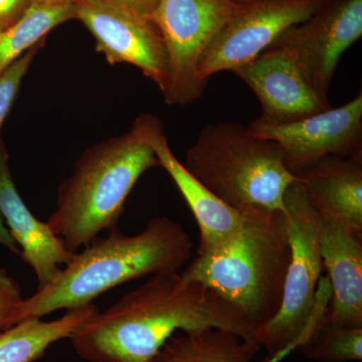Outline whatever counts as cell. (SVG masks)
Here are the masks:
<instances>
[{"label":"cell","mask_w":362,"mask_h":362,"mask_svg":"<svg viewBox=\"0 0 362 362\" xmlns=\"http://www.w3.org/2000/svg\"><path fill=\"white\" fill-rule=\"evenodd\" d=\"M211 328L257 342L251 326L213 290L180 271L162 272L98 311L69 339L89 362H146L176 331Z\"/></svg>","instance_id":"1"},{"label":"cell","mask_w":362,"mask_h":362,"mask_svg":"<svg viewBox=\"0 0 362 362\" xmlns=\"http://www.w3.org/2000/svg\"><path fill=\"white\" fill-rule=\"evenodd\" d=\"M77 252L58 277L16 306L13 324L42 318L58 310L93 304L117 286L162 272L180 271L192 258L194 243L187 230L168 216H156L136 235L117 226Z\"/></svg>","instance_id":"2"},{"label":"cell","mask_w":362,"mask_h":362,"mask_svg":"<svg viewBox=\"0 0 362 362\" xmlns=\"http://www.w3.org/2000/svg\"><path fill=\"white\" fill-rule=\"evenodd\" d=\"M156 166L160 163L141 115L129 132L83 152L73 173L59 187L57 207L47 225L70 251L78 252L117 226L136 182Z\"/></svg>","instance_id":"3"},{"label":"cell","mask_w":362,"mask_h":362,"mask_svg":"<svg viewBox=\"0 0 362 362\" xmlns=\"http://www.w3.org/2000/svg\"><path fill=\"white\" fill-rule=\"evenodd\" d=\"M286 213L246 214L233 235L180 272L223 298L256 331L280 309L291 259Z\"/></svg>","instance_id":"4"},{"label":"cell","mask_w":362,"mask_h":362,"mask_svg":"<svg viewBox=\"0 0 362 362\" xmlns=\"http://www.w3.org/2000/svg\"><path fill=\"white\" fill-rule=\"evenodd\" d=\"M183 165L243 214L286 213V190L298 180L286 168L277 143L252 137L237 122L204 126Z\"/></svg>","instance_id":"5"},{"label":"cell","mask_w":362,"mask_h":362,"mask_svg":"<svg viewBox=\"0 0 362 362\" xmlns=\"http://www.w3.org/2000/svg\"><path fill=\"white\" fill-rule=\"evenodd\" d=\"M284 202L291 259L278 313L255 331V340L266 349L263 362H277L291 350L300 349L327 307L321 305L318 291L323 270L322 218L298 180L286 190Z\"/></svg>","instance_id":"6"},{"label":"cell","mask_w":362,"mask_h":362,"mask_svg":"<svg viewBox=\"0 0 362 362\" xmlns=\"http://www.w3.org/2000/svg\"><path fill=\"white\" fill-rule=\"evenodd\" d=\"M249 4V2H247ZM247 4L230 0H158L150 18L160 30L169 64V105L192 104L206 86L197 81L202 54L223 26Z\"/></svg>","instance_id":"7"},{"label":"cell","mask_w":362,"mask_h":362,"mask_svg":"<svg viewBox=\"0 0 362 362\" xmlns=\"http://www.w3.org/2000/svg\"><path fill=\"white\" fill-rule=\"evenodd\" d=\"M362 35V0H323L308 20L285 30L274 45L289 52L305 80L328 99L344 52Z\"/></svg>","instance_id":"8"},{"label":"cell","mask_w":362,"mask_h":362,"mask_svg":"<svg viewBox=\"0 0 362 362\" xmlns=\"http://www.w3.org/2000/svg\"><path fill=\"white\" fill-rule=\"evenodd\" d=\"M323 0H251L223 26L202 54L197 78L235 71L271 47L285 30L308 20Z\"/></svg>","instance_id":"9"},{"label":"cell","mask_w":362,"mask_h":362,"mask_svg":"<svg viewBox=\"0 0 362 362\" xmlns=\"http://www.w3.org/2000/svg\"><path fill=\"white\" fill-rule=\"evenodd\" d=\"M75 18L88 28L110 65L129 64L153 81L162 94L169 87L168 51L150 16L106 0L75 4Z\"/></svg>","instance_id":"10"},{"label":"cell","mask_w":362,"mask_h":362,"mask_svg":"<svg viewBox=\"0 0 362 362\" xmlns=\"http://www.w3.org/2000/svg\"><path fill=\"white\" fill-rule=\"evenodd\" d=\"M247 131L277 143L286 168L297 177L325 157L362 154V94L296 122L265 125L252 120Z\"/></svg>","instance_id":"11"},{"label":"cell","mask_w":362,"mask_h":362,"mask_svg":"<svg viewBox=\"0 0 362 362\" xmlns=\"http://www.w3.org/2000/svg\"><path fill=\"white\" fill-rule=\"evenodd\" d=\"M233 73L259 99L262 113L257 122L282 125L332 108L329 100L312 89L289 52L278 45H272Z\"/></svg>","instance_id":"12"},{"label":"cell","mask_w":362,"mask_h":362,"mask_svg":"<svg viewBox=\"0 0 362 362\" xmlns=\"http://www.w3.org/2000/svg\"><path fill=\"white\" fill-rule=\"evenodd\" d=\"M0 216L21 249V257L32 267L39 289L52 283L75 258L47 223L35 218L21 199L11 175L9 157L0 139Z\"/></svg>","instance_id":"13"},{"label":"cell","mask_w":362,"mask_h":362,"mask_svg":"<svg viewBox=\"0 0 362 362\" xmlns=\"http://www.w3.org/2000/svg\"><path fill=\"white\" fill-rule=\"evenodd\" d=\"M320 250L331 290L322 322L350 329L362 328L361 233L341 221L322 218Z\"/></svg>","instance_id":"14"},{"label":"cell","mask_w":362,"mask_h":362,"mask_svg":"<svg viewBox=\"0 0 362 362\" xmlns=\"http://www.w3.org/2000/svg\"><path fill=\"white\" fill-rule=\"evenodd\" d=\"M142 117L147 138L156 152L160 168L175 181L197 220L201 233L197 255L220 246L239 230L246 214H240L221 202L190 175L171 151L168 138L164 134L163 125L157 117L151 114H143Z\"/></svg>","instance_id":"15"},{"label":"cell","mask_w":362,"mask_h":362,"mask_svg":"<svg viewBox=\"0 0 362 362\" xmlns=\"http://www.w3.org/2000/svg\"><path fill=\"white\" fill-rule=\"evenodd\" d=\"M297 178L322 218L362 235V154L325 157Z\"/></svg>","instance_id":"16"},{"label":"cell","mask_w":362,"mask_h":362,"mask_svg":"<svg viewBox=\"0 0 362 362\" xmlns=\"http://www.w3.org/2000/svg\"><path fill=\"white\" fill-rule=\"evenodd\" d=\"M98 312L94 304L71 309L56 320L30 318L0 332V362H33L59 340L70 338Z\"/></svg>","instance_id":"17"},{"label":"cell","mask_w":362,"mask_h":362,"mask_svg":"<svg viewBox=\"0 0 362 362\" xmlns=\"http://www.w3.org/2000/svg\"><path fill=\"white\" fill-rule=\"evenodd\" d=\"M259 350L257 342L211 328L169 338L146 362H251Z\"/></svg>","instance_id":"18"},{"label":"cell","mask_w":362,"mask_h":362,"mask_svg":"<svg viewBox=\"0 0 362 362\" xmlns=\"http://www.w3.org/2000/svg\"><path fill=\"white\" fill-rule=\"evenodd\" d=\"M75 18V4H33L18 23L0 32V74L42 44L56 26Z\"/></svg>","instance_id":"19"},{"label":"cell","mask_w":362,"mask_h":362,"mask_svg":"<svg viewBox=\"0 0 362 362\" xmlns=\"http://www.w3.org/2000/svg\"><path fill=\"white\" fill-rule=\"evenodd\" d=\"M300 349L317 362L361 361L362 328L328 325L321 317Z\"/></svg>","instance_id":"20"},{"label":"cell","mask_w":362,"mask_h":362,"mask_svg":"<svg viewBox=\"0 0 362 362\" xmlns=\"http://www.w3.org/2000/svg\"><path fill=\"white\" fill-rule=\"evenodd\" d=\"M42 44L26 52L13 65L0 74V127L4 122L20 92L21 83Z\"/></svg>","instance_id":"21"},{"label":"cell","mask_w":362,"mask_h":362,"mask_svg":"<svg viewBox=\"0 0 362 362\" xmlns=\"http://www.w3.org/2000/svg\"><path fill=\"white\" fill-rule=\"evenodd\" d=\"M23 299V290L18 281L6 268L0 267V332L14 325V311Z\"/></svg>","instance_id":"22"},{"label":"cell","mask_w":362,"mask_h":362,"mask_svg":"<svg viewBox=\"0 0 362 362\" xmlns=\"http://www.w3.org/2000/svg\"><path fill=\"white\" fill-rule=\"evenodd\" d=\"M32 4L33 0H0V32L18 23Z\"/></svg>","instance_id":"23"},{"label":"cell","mask_w":362,"mask_h":362,"mask_svg":"<svg viewBox=\"0 0 362 362\" xmlns=\"http://www.w3.org/2000/svg\"><path fill=\"white\" fill-rule=\"evenodd\" d=\"M106 1L126 7L147 16H151L158 4V0H106Z\"/></svg>","instance_id":"24"},{"label":"cell","mask_w":362,"mask_h":362,"mask_svg":"<svg viewBox=\"0 0 362 362\" xmlns=\"http://www.w3.org/2000/svg\"><path fill=\"white\" fill-rule=\"evenodd\" d=\"M0 246L6 247L8 251L21 256L20 247L14 240L1 216H0Z\"/></svg>","instance_id":"25"},{"label":"cell","mask_w":362,"mask_h":362,"mask_svg":"<svg viewBox=\"0 0 362 362\" xmlns=\"http://www.w3.org/2000/svg\"><path fill=\"white\" fill-rule=\"evenodd\" d=\"M89 0H33V4H78Z\"/></svg>","instance_id":"26"},{"label":"cell","mask_w":362,"mask_h":362,"mask_svg":"<svg viewBox=\"0 0 362 362\" xmlns=\"http://www.w3.org/2000/svg\"><path fill=\"white\" fill-rule=\"evenodd\" d=\"M230 1L238 2V4H247V2L251 1V0H230Z\"/></svg>","instance_id":"27"}]
</instances>
